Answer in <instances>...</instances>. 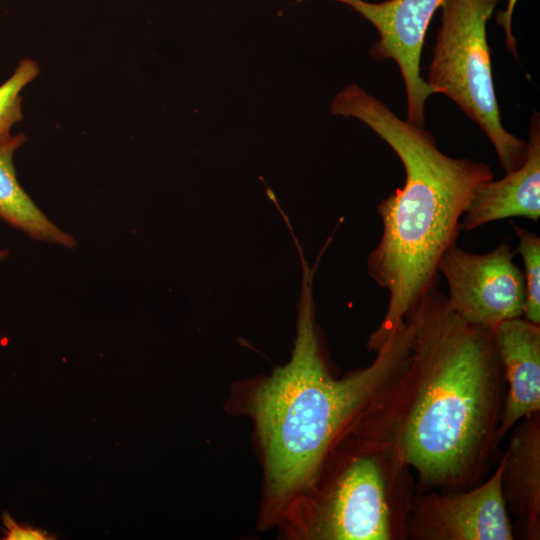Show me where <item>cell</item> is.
Masks as SVG:
<instances>
[{
    "label": "cell",
    "mask_w": 540,
    "mask_h": 540,
    "mask_svg": "<svg viewBox=\"0 0 540 540\" xmlns=\"http://www.w3.org/2000/svg\"><path fill=\"white\" fill-rule=\"evenodd\" d=\"M407 368L367 435L388 443L426 487L474 485L502 412L503 368L494 329L463 320L437 286L407 312Z\"/></svg>",
    "instance_id": "obj_1"
},
{
    "label": "cell",
    "mask_w": 540,
    "mask_h": 540,
    "mask_svg": "<svg viewBox=\"0 0 540 540\" xmlns=\"http://www.w3.org/2000/svg\"><path fill=\"white\" fill-rule=\"evenodd\" d=\"M331 111L365 123L395 151L405 169L403 187L378 205L382 235L367 260L369 275L389 293L387 311L367 342L376 351L411 307L438 285L441 256L456 243L469 203L494 175L483 162L444 154L424 127L399 118L356 84L336 95Z\"/></svg>",
    "instance_id": "obj_2"
},
{
    "label": "cell",
    "mask_w": 540,
    "mask_h": 540,
    "mask_svg": "<svg viewBox=\"0 0 540 540\" xmlns=\"http://www.w3.org/2000/svg\"><path fill=\"white\" fill-rule=\"evenodd\" d=\"M304 302L291 361L256 390L252 405L270 496L278 504L308 491L338 445L363 434L407 368L412 350V330L404 321L369 366L335 379L320 353L311 295Z\"/></svg>",
    "instance_id": "obj_3"
},
{
    "label": "cell",
    "mask_w": 540,
    "mask_h": 540,
    "mask_svg": "<svg viewBox=\"0 0 540 540\" xmlns=\"http://www.w3.org/2000/svg\"><path fill=\"white\" fill-rule=\"evenodd\" d=\"M352 453L309 489L304 535L324 540H391L406 532L397 496L405 468L386 442L361 436ZM308 490V491H309Z\"/></svg>",
    "instance_id": "obj_4"
},
{
    "label": "cell",
    "mask_w": 540,
    "mask_h": 540,
    "mask_svg": "<svg viewBox=\"0 0 540 540\" xmlns=\"http://www.w3.org/2000/svg\"><path fill=\"white\" fill-rule=\"evenodd\" d=\"M501 0H446L426 82L452 99L492 143L505 173L519 168L527 141L508 132L492 78L487 23Z\"/></svg>",
    "instance_id": "obj_5"
},
{
    "label": "cell",
    "mask_w": 540,
    "mask_h": 540,
    "mask_svg": "<svg viewBox=\"0 0 540 540\" xmlns=\"http://www.w3.org/2000/svg\"><path fill=\"white\" fill-rule=\"evenodd\" d=\"M515 254L509 239L485 254L456 243L443 253L437 270L448 284L450 306L463 320L494 329L505 320L524 317L525 280Z\"/></svg>",
    "instance_id": "obj_6"
},
{
    "label": "cell",
    "mask_w": 540,
    "mask_h": 540,
    "mask_svg": "<svg viewBox=\"0 0 540 540\" xmlns=\"http://www.w3.org/2000/svg\"><path fill=\"white\" fill-rule=\"evenodd\" d=\"M502 470L503 458L478 487L418 497L410 505L406 532L421 540H513Z\"/></svg>",
    "instance_id": "obj_7"
},
{
    "label": "cell",
    "mask_w": 540,
    "mask_h": 540,
    "mask_svg": "<svg viewBox=\"0 0 540 540\" xmlns=\"http://www.w3.org/2000/svg\"><path fill=\"white\" fill-rule=\"evenodd\" d=\"M333 1L351 7L376 28L380 38L371 55L396 62L406 89L407 121L424 127L426 100L437 91L421 77V52L430 21L446 0Z\"/></svg>",
    "instance_id": "obj_8"
},
{
    "label": "cell",
    "mask_w": 540,
    "mask_h": 540,
    "mask_svg": "<svg viewBox=\"0 0 540 540\" xmlns=\"http://www.w3.org/2000/svg\"><path fill=\"white\" fill-rule=\"evenodd\" d=\"M494 338L508 385L495 444L520 420L540 411V325L524 317L501 322Z\"/></svg>",
    "instance_id": "obj_9"
},
{
    "label": "cell",
    "mask_w": 540,
    "mask_h": 540,
    "mask_svg": "<svg viewBox=\"0 0 540 540\" xmlns=\"http://www.w3.org/2000/svg\"><path fill=\"white\" fill-rule=\"evenodd\" d=\"M510 217L534 222L540 217V122L534 112L523 164L499 179L485 183L475 194L460 220V229L475 230Z\"/></svg>",
    "instance_id": "obj_10"
},
{
    "label": "cell",
    "mask_w": 540,
    "mask_h": 540,
    "mask_svg": "<svg viewBox=\"0 0 540 540\" xmlns=\"http://www.w3.org/2000/svg\"><path fill=\"white\" fill-rule=\"evenodd\" d=\"M502 492L508 512L529 539L540 536V417L524 418L503 455Z\"/></svg>",
    "instance_id": "obj_11"
},
{
    "label": "cell",
    "mask_w": 540,
    "mask_h": 540,
    "mask_svg": "<svg viewBox=\"0 0 540 540\" xmlns=\"http://www.w3.org/2000/svg\"><path fill=\"white\" fill-rule=\"evenodd\" d=\"M26 141V136L20 133L0 142V219L31 239L74 249L77 247L74 237L40 210L17 179L13 158Z\"/></svg>",
    "instance_id": "obj_12"
},
{
    "label": "cell",
    "mask_w": 540,
    "mask_h": 540,
    "mask_svg": "<svg viewBox=\"0 0 540 540\" xmlns=\"http://www.w3.org/2000/svg\"><path fill=\"white\" fill-rule=\"evenodd\" d=\"M516 233L518 247L516 252L524 264L526 301L524 318L540 325V238L532 231L510 221Z\"/></svg>",
    "instance_id": "obj_13"
},
{
    "label": "cell",
    "mask_w": 540,
    "mask_h": 540,
    "mask_svg": "<svg viewBox=\"0 0 540 540\" xmlns=\"http://www.w3.org/2000/svg\"><path fill=\"white\" fill-rule=\"evenodd\" d=\"M39 74L37 63L31 59L21 60L8 80L0 85V142L8 141L12 127L22 120L23 88Z\"/></svg>",
    "instance_id": "obj_14"
},
{
    "label": "cell",
    "mask_w": 540,
    "mask_h": 540,
    "mask_svg": "<svg viewBox=\"0 0 540 540\" xmlns=\"http://www.w3.org/2000/svg\"><path fill=\"white\" fill-rule=\"evenodd\" d=\"M1 520L4 527L2 529V539L4 540H51L55 538L40 528L18 523L8 512H3Z\"/></svg>",
    "instance_id": "obj_15"
},
{
    "label": "cell",
    "mask_w": 540,
    "mask_h": 540,
    "mask_svg": "<svg viewBox=\"0 0 540 540\" xmlns=\"http://www.w3.org/2000/svg\"><path fill=\"white\" fill-rule=\"evenodd\" d=\"M517 2L518 0H507L505 10L499 12L496 16V21L502 27L505 34L506 47L515 57H517V48L516 39L512 33V17Z\"/></svg>",
    "instance_id": "obj_16"
},
{
    "label": "cell",
    "mask_w": 540,
    "mask_h": 540,
    "mask_svg": "<svg viewBox=\"0 0 540 540\" xmlns=\"http://www.w3.org/2000/svg\"><path fill=\"white\" fill-rule=\"evenodd\" d=\"M8 255V251L0 250V260L4 259Z\"/></svg>",
    "instance_id": "obj_17"
}]
</instances>
